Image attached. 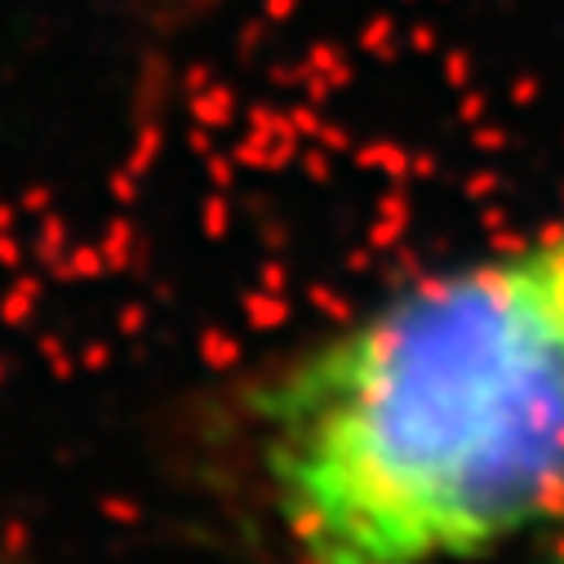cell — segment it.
<instances>
[{"label": "cell", "instance_id": "1", "mask_svg": "<svg viewBox=\"0 0 564 564\" xmlns=\"http://www.w3.org/2000/svg\"><path fill=\"white\" fill-rule=\"evenodd\" d=\"M258 454L290 564H471L564 511V209L294 356Z\"/></svg>", "mask_w": 564, "mask_h": 564}, {"label": "cell", "instance_id": "2", "mask_svg": "<svg viewBox=\"0 0 564 564\" xmlns=\"http://www.w3.org/2000/svg\"><path fill=\"white\" fill-rule=\"evenodd\" d=\"M546 564H564V551H560V555H551V560H546Z\"/></svg>", "mask_w": 564, "mask_h": 564}]
</instances>
